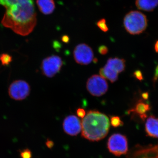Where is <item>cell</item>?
<instances>
[{
  "instance_id": "cell-1",
  "label": "cell",
  "mask_w": 158,
  "mask_h": 158,
  "mask_svg": "<svg viewBox=\"0 0 158 158\" xmlns=\"http://www.w3.org/2000/svg\"><path fill=\"white\" fill-rule=\"evenodd\" d=\"M5 7L3 26L21 36L31 34L37 23L33 0H15Z\"/></svg>"
},
{
  "instance_id": "cell-2",
  "label": "cell",
  "mask_w": 158,
  "mask_h": 158,
  "mask_svg": "<svg viewBox=\"0 0 158 158\" xmlns=\"http://www.w3.org/2000/svg\"><path fill=\"white\" fill-rule=\"evenodd\" d=\"M110 124L106 114L97 110H90L82 118V136L90 141H100L108 135Z\"/></svg>"
},
{
  "instance_id": "cell-3",
  "label": "cell",
  "mask_w": 158,
  "mask_h": 158,
  "mask_svg": "<svg viewBox=\"0 0 158 158\" xmlns=\"http://www.w3.org/2000/svg\"><path fill=\"white\" fill-rule=\"evenodd\" d=\"M125 29L132 35L139 34L147 28L148 20L141 11H132L126 14L123 19Z\"/></svg>"
},
{
  "instance_id": "cell-4",
  "label": "cell",
  "mask_w": 158,
  "mask_h": 158,
  "mask_svg": "<svg viewBox=\"0 0 158 158\" xmlns=\"http://www.w3.org/2000/svg\"><path fill=\"white\" fill-rule=\"evenodd\" d=\"M107 145L110 152L117 156L126 154L128 150L127 138L124 135L118 133L110 136Z\"/></svg>"
},
{
  "instance_id": "cell-5",
  "label": "cell",
  "mask_w": 158,
  "mask_h": 158,
  "mask_svg": "<svg viewBox=\"0 0 158 158\" xmlns=\"http://www.w3.org/2000/svg\"><path fill=\"white\" fill-rule=\"evenodd\" d=\"M63 65V61L60 57L52 55L43 59L40 68L43 74L51 78L59 73Z\"/></svg>"
},
{
  "instance_id": "cell-6",
  "label": "cell",
  "mask_w": 158,
  "mask_h": 158,
  "mask_svg": "<svg viewBox=\"0 0 158 158\" xmlns=\"http://www.w3.org/2000/svg\"><path fill=\"white\" fill-rule=\"evenodd\" d=\"M87 90L93 96H101L108 91V83L103 77L98 75H93L88 79L86 85Z\"/></svg>"
},
{
  "instance_id": "cell-7",
  "label": "cell",
  "mask_w": 158,
  "mask_h": 158,
  "mask_svg": "<svg viewBox=\"0 0 158 158\" xmlns=\"http://www.w3.org/2000/svg\"><path fill=\"white\" fill-rule=\"evenodd\" d=\"M31 92V87L27 82L23 80H17L9 86V94L11 98L21 101L27 98Z\"/></svg>"
},
{
  "instance_id": "cell-8",
  "label": "cell",
  "mask_w": 158,
  "mask_h": 158,
  "mask_svg": "<svg viewBox=\"0 0 158 158\" xmlns=\"http://www.w3.org/2000/svg\"><path fill=\"white\" fill-rule=\"evenodd\" d=\"M73 56L78 64L87 65L91 63L93 60V51L86 44H80L75 48Z\"/></svg>"
},
{
  "instance_id": "cell-9",
  "label": "cell",
  "mask_w": 158,
  "mask_h": 158,
  "mask_svg": "<svg viewBox=\"0 0 158 158\" xmlns=\"http://www.w3.org/2000/svg\"><path fill=\"white\" fill-rule=\"evenodd\" d=\"M63 128L67 135L76 136L81 131V121L77 116L69 115L65 117L63 121Z\"/></svg>"
},
{
  "instance_id": "cell-10",
  "label": "cell",
  "mask_w": 158,
  "mask_h": 158,
  "mask_svg": "<svg viewBox=\"0 0 158 158\" xmlns=\"http://www.w3.org/2000/svg\"><path fill=\"white\" fill-rule=\"evenodd\" d=\"M145 130L148 136L158 138V118L153 116L148 117L145 123Z\"/></svg>"
},
{
  "instance_id": "cell-11",
  "label": "cell",
  "mask_w": 158,
  "mask_h": 158,
  "mask_svg": "<svg viewBox=\"0 0 158 158\" xmlns=\"http://www.w3.org/2000/svg\"><path fill=\"white\" fill-rule=\"evenodd\" d=\"M124 59L118 58H111L108 59L106 65L119 73L124 71L126 67Z\"/></svg>"
},
{
  "instance_id": "cell-12",
  "label": "cell",
  "mask_w": 158,
  "mask_h": 158,
  "mask_svg": "<svg viewBox=\"0 0 158 158\" xmlns=\"http://www.w3.org/2000/svg\"><path fill=\"white\" fill-rule=\"evenodd\" d=\"M151 108L148 104L143 102H138L134 109L128 111L129 113H135L137 114L141 119H145L147 117V113L149 112Z\"/></svg>"
},
{
  "instance_id": "cell-13",
  "label": "cell",
  "mask_w": 158,
  "mask_h": 158,
  "mask_svg": "<svg viewBox=\"0 0 158 158\" xmlns=\"http://www.w3.org/2000/svg\"><path fill=\"white\" fill-rule=\"evenodd\" d=\"M36 2L40 11L44 15L52 14L56 7L54 0H37Z\"/></svg>"
},
{
  "instance_id": "cell-14",
  "label": "cell",
  "mask_w": 158,
  "mask_h": 158,
  "mask_svg": "<svg viewBox=\"0 0 158 158\" xmlns=\"http://www.w3.org/2000/svg\"><path fill=\"white\" fill-rule=\"evenodd\" d=\"M135 5L140 10L151 11L158 6V0H136Z\"/></svg>"
},
{
  "instance_id": "cell-15",
  "label": "cell",
  "mask_w": 158,
  "mask_h": 158,
  "mask_svg": "<svg viewBox=\"0 0 158 158\" xmlns=\"http://www.w3.org/2000/svg\"><path fill=\"white\" fill-rule=\"evenodd\" d=\"M99 73L101 76L109 80L111 83L116 81L118 79V73L106 65L100 69Z\"/></svg>"
},
{
  "instance_id": "cell-16",
  "label": "cell",
  "mask_w": 158,
  "mask_h": 158,
  "mask_svg": "<svg viewBox=\"0 0 158 158\" xmlns=\"http://www.w3.org/2000/svg\"><path fill=\"white\" fill-rule=\"evenodd\" d=\"M11 56L7 53H3L0 55V62L4 66H8L12 62Z\"/></svg>"
},
{
  "instance_id": "cell-17",
  "label": "cell",
  "mask_w": 158,
  "mask_h": 158,
  "mask_svg": "<svg viewBox=\"0 0 158 158\" xmlns=\"http://www.w3.org/2000/svg\"><path fill=\"white\" fill-rule=\"evenodd\" d=\"M111 125L114 127H118L123 125V122L122 121L120 117L118 116H113L111 117L110 121Z\"/></svg>"
},
{
  "instance_id": "cell-18",
  "label": "cell",
  "mask_w": 158,
  "mask_h": 158,
  "mask_svg": "<svg viewBox=\"0 0 158 158\" xmlns=\"http://www.w3.org/2000/svg\"><path fill=\"white\" fill-rule=\"evenodd\" d=\"M97 25L98 27L102 31H103L104 32H107L109 30L107 26L106 19H102L99 20L97 23Z\"/></svg>"
},
{
  "instance_id": "cell-19",
  "label": "cell",
  "mask_w": 158,
  "mask_h": 158,
  "mask_svg": "<svg viewBox=\"0 0 158 158\" xmlns=\"http://www.w3.org/2000/svg\"><path fill=\"white\" fill-rule=\"evenodd\" d=\"M20 156L21 158H32V153L30 150L26 149L23 150L20 152Z\"/></svg>"
},
{
  "instance_id": "cell-20",
  "label": "cell",
  "mask_w": 158,
  "mask_h": 158,
  "mask_svg": "<svg viewBox=\"0 0 158 158\" xmlns=\"http://www.w3.org/2000/svg\"><path fill=\"white\" fill-rule=\"evenodd\" d=\"M98 52L102 55H106L108 53L109 49L105 45H101L98 48Z\"/></svg>"
},
{
  "instance_id": "cell-21",
  "label": "cell",
  "mask_w": 158,
  "mask_h": 158,
  "mask_svg": "<svg viewBox=\"0 0 158 158\" xmlns=\"http://www.w3.org/2000/svg\"><path fill=\"white\" fill-rule=\"evenodd\" d=\"M77 115L81 118H84L86 116V111L82 108H79L77 110Z\"/></svg>"
},
{
  "instance_id": "cell-22",
  "label": "cell",
  "mask_w": 158,
  "mask_h": 158,
  "mask_svg": "<svg viewBox=\"0 0 158 158\" xmlns=\"http://www.w3.org/2000/svg\"><path fill=\"white\" fill-rule=\"evenodd\" d=\"M134 76L136 78L139 80V81H141L143 79V76H142V73L140 70H136L134 72Z\"/></svg>"
},
{
  "instance_id": "cell-23",
  "label": "cell",
  "mask_w": 158,
  "mask_h": 158,
  "mask_svg": "<svg viewBox=\"0 0 158 158\" xmlns=\"http://www.w3.org/2000/svg\"><path fill=\"white\" fill-rule=\"evenodd\" d=\"M46 145L48 148H52L54 146V143L53 141L52 140L48 139L46 142Z\"/></svg>"
},
{
  "instance_id": "cell-24",
  "label": "cell",
  "mask_w": 158,
  "mask_h": 158,
  "mask_svg": "<svg viewBox=\"0 0 158 158\" xmlns=\"http://www.w3.org/2000/svg\"><path fill=\"white\" fill-rule=\"evenodd\" d=\"M61 40H62V42L65 43H68L69 42V40H70L69 37L67 35L62 36Z\"/></svg>"
},
{
  "instance_id": "cell-25",
  "label": "cell",
  "mask_w": 158,
  "mask_h": 158,
  "mask_svg": "<svg viewBox=\"0 0 158 158\" xmlns=\"http://www.w3.org/2000/svg\"><path fill=\"white\" fill-rule=\"evenodd\" d=\"M158 79V65L156 69L155 72L154 77L153 81L155 82Z\"/></svg>"
},
{
  "instance_id": "cell-26",
  "label": "cell",
  "mask_w": 158,
  "mask_h": 158,
  "mask_svg": "<svg viewBox=\"0 0 158 158\" xmlns=\"http://www.w3.org/2000/svg\"><path fill=\"white\" fill-rule=\"evenodd\" d=\"M142 97L144 99H147L148 98V93H144L142 94Z\"/></svg>"
},
{
  "instance_id": "cell-27",
  "label": "cell",
  "mask_w": 158,
  "mask_h": 158,
  "mask_svg": "<svg viewBox=\"0 0 158 158\" xmlns=\"http://www.w3.org/2000/svg\"><path fill=\"white\" fill-rule=\"evenodd\" d=\"M155 49L156 52L158 53V40L156 42L155 45Z\"/></svg>"
}]
</instances>
